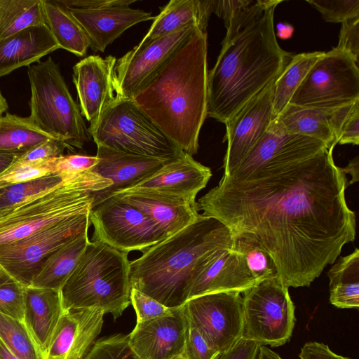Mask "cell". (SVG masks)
<instances>
[{"label":"cell","mask_w":359,"mask_h":359,"mask_svg":"<svg viewBox=\"0 0 359 359\" xmlns=\"http://www.w3.org/2000/svg\"><path fill=\"white\" fill-rule=\"evenodd\" d=\"M333 148L286 156L239 175H223L197 202L232 236L250 238L273 259L287 287L309 286L355 238L346 174Z\"/></svg>","instance_id":"6da1fadb"},{"label":"cell","mask_w":359,"mask_h":359,"mask_svg":"<svg viewBox=\"0 0 359 359\" xmlns=\"http://www.w3.org/2000/svg\"><path fill=\"white\" fill-rule=\"evenodd\" d=\"M273 0L257 18L226 32L214 67L208 72V116L225 123L285 69L293 55L276 39Z\"/></svg>","instance_id":"7a4b0ae2"},{"label":"cell","mask_w":359,"mask_h":359,"mask_svg":"<svg viewBox=\"0 0 359 359\" xmlns=\"http://www.w3.org/2000/svg\"><path fill=\"white\" fill-rule=\"evenodd\" d=\"M207 55V33L197 27L132 98L168 139L191 156L198 152L208 116Z\"/></svg>","instance_id":"3957f363"},{"label":"cell","mask_w":359,"mask_h":359,"mask_svg":"<svg viewBox=\"0 0 359 359\" xmlns=\"http://www.w3.org/2000/svg\"><path fill=\"white\" fill-rule=\"evenodd\" d=\"M231 231L217 219L200 214L182 230L144 250L130 262V288L175 309L188 299L194 270L210 252L231 249Z\"/></svg>","instance_id":"277c9868"},{"label":"cell","mask_w":359,"mask_h":359,"mask_svg":"<svg viewBox=\"0 0 359 359\" xmlns=\"http://www.w3.org/2000/svg\"><path fill=\"white\" fill-rule=\"evenodd\" d=\"M128 254L89 241L60 290L65 311L98 309L114 319L121 316L130 304Z\"/></svg>","instance_id":"5b68a950"},{"label":"cell","mask_w":359,"mask_h":359,"mask_svg":"<svg viewBox=\"0 0 359 359\" xmlns=\"http://www.w3.org/2000/svg\"><path fill=\"white\" fill-rule=\"evenodd\" d=\"M111 184L109 180L90 170L66 175L60 184L0 210V245L18 241L62 220L90 212L92 192Z\"/></svg>","instance_id":"8992f818"},{"label":"cell","mask_w":359,"mask_h":359,"mask_svg":"<svg viewBox=\"0 0 359 359\" xmlns=\"http://www.w3.org/2000/svg\"><path fill=\"white\" fill-rule=\"evenodd\" d=\"M29 118L42 131L81 148L90 140L79 106L74 100L59 65L48 57L28 66Z\"/></svg>","instance_id":"52a82bcc"},{"label":"cell","mask_w":359,"mask_h":359,"mask_svg":"<svg viewBox=\"0 0 359 359\" xmlns=\"http://www.w3.org/2000/svg\"><path fill=\"white\" fill-rule=\"evenodd\" d=\"M97 145L165 161L184 154L137 106L132 98L116 96L88 128Z\"/></svg>","instance_id":"ba28073f"},{"label":"cell","mask_w":359,"mask_h":359,"mask_svg":"<svg viewBox=\"0 0 359 359\" xmlns=\"http://www.w3.org/2000/svg\"><path fill=\"white\" fill-rule=\"evenodd\" d=\"M243 293L241 338L271 347L288 342L296 322L295 306L278 276L257 282Z\"/></svg>","instance_id":"9c48e42d"},{"label":"cell","mask_w":359,"mask_h":359,"mask_svg":"<svg viewBox=\"0 0 359 359\" xmlns=\"http://www.w3.org/2000/svg\"><path fill=\"white\" fill-rule=\"evenodd\" d=\"M358 100V62L350 54L335 47L317 60L289 103L332 109Z\"/></svg>","instance_id":"30bf717a"},{"label":"cell","mask_w":359,"mask_h":359,"mask_svg":"<svg viewBox=\"0 0 359 359\" xmlns=\"http://www.w3.org/2000/svg\"><path fill=\"white\" fill-rule=\"evenodd\" d=\"M90 212L62 220L25 238L0 245V265L25 286L55 250L88 231Z\"/></svg>","instance_id":"8fae6325"},{"label":"cell","mask_w":359,"mask_h":359,"mask_svg":"<svg viewBox=\"0 0 359 359\" xmlns=\"http://www.w3.org/2000/svg\"><path fill=\"white\" fill-rule=\"evenodd\" d=\"M89 219L93 241L127 253L142 251L168 238L147 216L115 196L93 207Z\"/></svg>","instance_id":"7c38bea8"},{"label":"cell","mask_w":359,"mask_h":359,"mask_svg":"<svg viewBox=\"0 0 359 359\" xmlns=\"http://www.w3.org/2000/svg\"><path fill=\"white\" fill-rule=\"evenodd\" d=\"M182 308L189 325L196 328L220 354L241 338L243 297L240 292L197 296L189 299Z\"/></svg>","instance_id":"4fadbf2b"},{"label":"cell","mask_w":359,"mask_h":359,"mask_svg":"<svg viewBox=\"0 0 359 359\" xmlns=\"http://www.w3.org/2000/svg\"><path fill=\"white\" fill-rule=\"evenodd\" d=\"M197 27L196 25H188L167 36L137 44L116 60L114 72L116 96L133 98Z\"/></svg>","instance_id":"5bb4252c"},{"label":"cell","mask_w":359,"mask_h":359,"mask_svg":"<svg viewBox=\"0 0 359 359\" xmlns=\"http://www.w3.org/2000/svg\"><path fill=\"white\" fill-rule=\"evenodd\" d=\"M276 79L245 103L224 123L226 132L224 141L227 142V149L224 158V173H227L240 163L273 121V97Z\"/></svg>","instance_id":"9a60e30c"},{"label":"cell","mask_w":359,"mask_h":359,"mask_svg":"<svg viewBox=\"0 0 359 359\" xmlns=\"http://www.w3.org/2000/svg\"><path fill=\"white\" fill-rule=\"evenodd\" d=\"M256 283L241 253L233 248L219 249L210 252L194 270L188 299L215 292L241 293Z\"/></svg>","instance_id":"2e32d148"},{"label":"cell","mask_w":359,"mask_h":359,"mask_svg":"<svg viewBox=\"0 0 359 359\" xmlns=\"http://www.w3.org/2000/svg\"><path fill=\"white\" fill-rule=\"evenodd\" d=\"M182 306L168 315L136 323L128 338L140 359H172L182 355L188 329Z\"/></svg>","instance_id":"e0dca14e"},{"label":"cell","mask_w":359,"mask_h":359,"mask_svg":"<svg viewBox=\"0 0 359 359\" xmlns=\"http://www.w3.org/2000/svg\"><path fill=\"white\" fill-rule=\"evenodd\" d=\"M97 147L96 157L99 161L90 171L109 180L111 184L104 189L92 192V208L118 192L135 187L169 162L127 154L100 145H97Z\"/></svg>","instance_id":"ac0fdd59"},{"label":"cell","mask_w":359,"mask_h":359,"mask_svg":"<svg viewBox=\"0 0 359 359\" xmlns=\"http://www.w3.org/2000/svg\"><path fill=\"white\" fill-rule=\"evenodd\" d=\"M147 216L168 236L194 222L199 216L196 200L150 189H127L114 196Z\"/></svg>","instance_id":"d6986e66"},{"label":"cell","mask_w":359,"mask_h":359,"mask_svg":"<svg viewBox=\"0 0 359 359\" xmlns=\"http://www.w3.org/2000/svg\"><path fill=\"white\" fill-rule=\"evenodd\" d=\"M116 58L108 55H89L73 67V82L76 89L82 116L96 120L114 101L116 95L114 72Z\"/></svg>","instance_id":"ffe728a7"},{"label":"cell","mask_w":359,"mask_h":359,"mask_svg":"<svg viewBox=\"0 0 359 359\" xmlns=\"http://www.w3.org/2000/svg\"><path fill=\"white\" fill-rule=\"evenodd\" d=\"M104 314L98 309L65 312L52 335L45 359H82L100 334Z\"/></svg>","instance_id":"44dd1931"},{"label":"cell","mask_w":359,"mask_h":359,"mask_svg":"<svg viewBox=\"0 0 359 359\" xmlns=\"http://www.w3.org/2000/svg\"><path fill=\"white\" fill-rule=\"evenodd\" d=\"M68 10L86 31L90 48L102 53L130 27L154 18L151 12L131 8L129 6L92 11Z\"/></svg>","instance_id":"7402d4cb"},{"label":"cell","mask_w":359,"mask_h":359,"mask_svg":"<svg viewBox=\"0 0 359 359\" xmlns=\"http://www.w3.org/2000/svg\"><path fill=\"white\" fill-rule=\"evenodd\" d=\"M212 177L210 168L184 153L178 158L165 163L155 174L128 189H150L196 200ZM127 190V189H126Z\"/></svg>","instance_id":"603a6c76"},{"label":"cell","mask_w":359,"mask_h":359,"mask_svg":"<svg viewBox=\"0 0 359 359\" xmlns=\"http://www.w3.org/2000/svg\"><path fill=\"white\" fill-rule=\"evenodd\" d=\"M59 48L46 24L29 27L0 40V77L36 63Z\"/></svg>","instance_id":"cb8c5ba5"},{"label":"cell","mask_w":359,"mask_h":359,"mask_svg":"<svg viewBox=\"0 0 359 359\" xmlns=\"http://www.w3.org/2000/svg\"><path fill=\"white\" fill-rule=\"evenodd\" d=\"M65 312L60 290L26 286L23 321L44 355Z\"/></svg>","instance_id":"d4e9b609"},{"label":"cell","mask_w":359,"mask_h":359,"mask_svg":"<svg viewBox=\"0 0 359 359\" xmlns=\"http://www.w3.org/2000/svg\"><path fill=\"white\" fill-rule=\"evenodd\" d=\"M215 0H171L161 7V12L139 44L167 36L188 25L206 28L214 10Z\"/></svg>","instance_id":"484cf974"},{"label":"cell","mask_w":359,"mask_h":359,"mask_svg":"<svg viewBox=\"0 0 359 359\" xmlns=\"http://www.w3.org/2000/svg\"><path fill=\"white\" fill-rule=\"evenodd\" d=\"M331 110L289 103L271 122L285 133L312 137L334 149L337 142L330 124Z\"/></svg>","instance_id":"4316f807"},{"label":"cell","mask_w":359,"mask_h":359,"mask_svg":"<svg viewBox=\"0 0 359 359\" xmlns=\"http://www.w3.org/2000/svg\"><path fill=\"white\" fill-rule=\"evenodd\" d=\"M88 231L53 251L43 261L30 285L60 290L89 242Z\"/></svg>","instance_id":"83f0119b"},{"label":"cell","mask_w":359,"mask_h":359,"mask_svg":"<svg viewBox=\"0 0 359 359\" xmlns=\"http://www.w3.org/2000/svg\"><path fill=\"white\" fill-rule=\"evenodd\" d=\"M42 4L44 22L60 48L84 56L90 43L79 21L58 0H42Z\"/></svg>","instance_id":"f1b7e54d"},{"label":"cell","mask_w":359,"mask_h":359,"mask_svg":"<svg viewBox=\"0 0 359 359\" xmlns=\"http://www.w3.org/2000/svg\"><path fill=\"white\" fill-rule=\"evenodd\" d=\"M330 302L340 309L359 307V250L340 257L327 273Z\"/></svg>","instance_id":"f546056e"},{"label":"cell","mask_w":359,"mask_h":359,"mask_svg":"<svg viewBox=\"0 0 359 359\" xmlns=\"http://www.w3.org/2000/svg\"><path fill=\"white\" fill-rule=\"evenodd\" d=\"M53 138L37 127L29 116L6 113L0 117V152L22 154Z\"/></svg>","instance_id":"4dcf8cb0"},{"label":"cell","mask_w":359,"mask_h":359,"mask_svg":"<svg viewBox=\"0 0 359 359\" xmlns=\"http://www.w3.org/2000/svg\"><path fill=\"white\" fill-rule=\"evenodd\" d=\"M323 53V51H314L293 55L274 83L273 120L289 104L297 88Z\"/></svg>","instance_id":"1f68e13d"},{"label":"cell","mask_w":359,"mask_h":359,"mask_svg":"<svg viewBox=\"0 0 359 359\" xmlns=\"http://www.w3.org/2000/svg\"><path fill=\"white\" fill-rule=\"evenodd\" d=\"M45 24L42 0H0V40Z\"/></svg>","instance_id":"d6a6232c"},{"label":"cell","mask_w":359,"mask_h":359,"mask_svg":"<svg viewBox=\"0 0 359 359\" xmlns=\"http://www.w3.org/2000/svg\"><path fill=\"white\" fill-rule=\"evenodd\" d=\"M0 340L18 359H45L23 320L0 313Z\"/></svg>","instance_id":"836d02e7"},{"label":"cell","mask_w":359,"mask_h":359,"mask_svg":"<svg viewBox=\"0 0 359 359\" xmlns=\"http://www.w3.org/2000/svg\"><path fill=\"white\" fill-rule=\"evenodd\" d=\"M233 237L232 248L243 255L247 266L257 282L278 276L273 259L256 242L246 236Z\"/></svg>","instance_id":"e575fe53"},{"label":"cell","mask_w":359,"mask_h":359,"mask_svg":"<svg viewBox=\"0 0 359 359\" xmlns=\"http://www.w3.org/2000/svg\"><path fill=\"white\" fill-rule=\"evenodd\" d=\"M65 175H49L0 189V210L60 184Z\"/></svg>","instance_id":"d590c367"},{"label":"cell","mask_w":359,"mask_h":359,"mask_svg":"<svg viewBox=\"0 0 359 359\" xmlns=\"http://www.w3.org/2000/svg\"><path fill=\"white\" fill-rule=\"evenodd\" d=\"M26 286L0 270V313L23 320Z\"/></svg>","instance_id":"8d00e7d4"},{"label":"cell","mask_w":359,"mask_h":359,"mask_svg":"<svg viewBox=\"0 0 359 359\" xmlns=\"http://www.w3.org/2000/svg\"><path fill=\"white\" fill-rule=\"evenodd\" d=\"M50 158L34 162L16 160L10 167L0 173V189L52 175Z\"/></svg>","instance_id":"74e56055"},{"label":"cell","mask_w":359,"mask_h":359,"mask_svg":"<svg viewBox=\"0 0 359 359\" xmlns=\"http://www.w3.org/2000/svg\"><path fill=\"white\" fill-rule=\"evenodd\" d=\"M82 359L140 358L130 346L128 334H116L96 341Z\"/></svg>","instance_id":"f35d334b"},{"label":"cell","mask_w":359,"mask_h":359,"mask_svg":"<svg viewBox=\"0 0 359 359\" xmlns=\"http://www.w3.org/2000/svg\"><path fill=\"white\" fill-rule=\"evenodd\" d=\"M329 22L342 23L359 18V0H307Z\"/></svg>","instance_id":"ab89813d"},{"label":"cell","mask_w":359,"mask_h":359,"mask_svg":"<svg viewBox=\"0 0 359 359\" xmlns=\"http://www.w3.org/2000/svg\"><path fill=\"white\" fill-rule=\"evenodd\" d=\"M99 161L95 156L67 154L50 158L52 175H74L88 171Z\"/></svg>","instance_id":"60d3db41"},{"label":"cell","mask_w":359,"mask_h":359,"mask_svg":"<svg viewBox=\"0 0 359 359\" xmlns=\"http://www.w3.org/2000/svg\"><path fill=\"white\" fill-rule=\"evenodd\" d=\"M130 301L136 313L137 323L168 315L174 309L133 287L130 288Z\"/></svg>","instance_id":"b9f144b4"},{"label":"cell","mask_w":359,"mask_h":359,"mask_svg":"<svg viewBox=\"0 0 359 359\" xmlns=\"http://www.w3.org/2000/svg\"><path fill=\"white\" fill-rule=\"evenodd\" d=\"M220 353L194 327L189 325L182 355L185 359H216Z\"/></svg>","instance_id":"7bdbcfd3"},{"label":"cell","mask_w":359,"mask_h":359,"mask_svg":"<svg viewBox=\"0 0 359 359\" xmlns=\"http://www.w3.org/2000/svg\"><path fill=\"white\" fill-rule=\"evenodd\" d=\"M336 48L350 54L358 62L359 56V18L341 23Z\"/></svg>","instance_id":"ee69618b"},{"label":"cell","mask_w":359,"mask_h":359,"mask_svg":"<svg viewBox=\"0 0 359 359\" xmlns=\"http://www.w3.org/2000/svg\"><path fill=\"white\" fill-rule=\"evenodd\" d=\"M69 146L57 139L44 141L25 153L20 155L17 160L23 162H34L63 155V151Z\"/></svg>","instance_id":"f6af8a7d"},{"label":"cell","mask_w":359,"mask_h":359,"mask_svg":"<svg viewBox=\"0 0 359 359\" xmlns=\"http://www.w3.org/2000/svg\"><path fill=\"white\" fill-rule=\"evenodd\" d=\"M340 144H359V100L357 101L351 112L343 123L338 137Z\"/></svg>","instance_id":"bcb514c9"},{"label":"cell","mask_w":359,"mask_h":359,"mask_svg":"<svg viewBox=\"0 0 359 359\" xmlns=\"http://www.w3.org/2000/svg\"><path fill=\"white\" fill-rule=\"evenodd\" d=\"M68 9L92 11L117 6H130L136 0H58Z\"/></svg>","instance_id":"7dc6e473"},{"label":"cell","mask_w":359,"mask_h":359,"mask_svg":"<svg viewBox=\"0 0 359 359\" xmlns=\"http://www.w3.org/2000/svg\"><path fill=\"white\" fill-rule=\"evenodd\" d=\"M260 345L241 338L231 348L216 359H257Z\"/></svg>","instance_id":"c3c4849f"},{"label":"cell","mask_w":359,"mask_h":359,"mask_svg":"<svg viewBox=\"0 0 359 359\" xmlns=\"http://www.w3.org/2000/svg\"><path fill=\"white\" fill-rule=\"evenodd\" d=\"M300 359H351L333 352L328 345L318 341H308L301 348Z\"/></svg>","instance_id":"681fc988"},{"label":"cell","mask_w":359,"mask_h":359,"mask_svg":"<svg viewBox=\"0 0 359 359\" xmlns=\"http://www.w3.org/2000/svg\"><path fill=\"white\" fill-rule=\"evenodd\" d=\"M343 171L346 173L350 174L351 176V180H350L348 186L350 184L357 182L359 180V158L358 156L355 157L353 159L351 160L348 164L345 167L342 168Z\"/></svg>","instance_id":"f907efd6"},{"label":"cell","mask_w":359,"mask_h":359,"mask_svg":"<svg viewBox=\"0 0 359 359\" xmlns=\"http://www.w3.org/2000/svg\"><path fill=\"white\" fill-rule=\"evenodd\" d=\"M22 154L0 152V173L10 167Z\"/></svg>","instance_id":"816d5d0a"},{"label":"cell","mask_w":359,"mask_h":359,"mask_svg":"<svg viewBox=\"0 0 359 359\" xmlns=\"http://www.w3.org/2000/svg\"><path fill=\"white\" fill-rule=\"evenodd\" d=\"M277 36L282 39L290 38L293 34L294 28L289 24L278 23L276 25Z\"/></svg>","instance_id":"f5cc1de1"},{"label":"cell","mask_w":359,"mask_h":359,"mask_svg":"<svg viewBox=\"0 0 359 359\" xmlns=\"http://www.w3.org/2000/svg\"><path fill=\"white\" fill-rule=\"evenodd\" d=\"M257 359H285L272 349L261 346Z\"/></svg>","instance_id":"db71d44e"},{"label":"cell","mask_w":359,"mask_h":359,"mask_svg":"<svg viewBox=\"0 0 359 359\" xmlns=\"http://www.w3.org/2000/svg\"><path fill=\"white\" fill-rule=\"evenodd\" d=\"M0 359H18L0 340Z\"/></svg>","instance_id":"11a10c76"},{"label":"cell","mask_w":359,"mask_h":359,"mask_svg":"<svg viewBox=\"0 0 359 359\" xmlns=\"http://www.w3.org/2000/svg\"><path fill=\"white\" fill-rule=\"evenodd\" d=\"M8 109V104L6 99L3 95L0 89V117L3 116V114L6 112Z\"/></svg>","instance_id":"9f6ffc18"},{"label":"cell","mask_w":359,"mask_h":359,"mask_svg":"<svg viewBox=\"0 0 359 359\" xmlns=\"http://www.w3.org/2000/svg\"><path fill=\"white\" fill-rule=\"evenodd\" d=\"M172 359H185V358L183 356L180 355V356L175 357Z\"/></svg>","instance_id":"6f0895ef"},{"label":"cell","mask_w":359,"mask_h":359,"mask_svg":"<svg viewBox=\"0 0 359 359\" xmlns=\"http://www.w3.org/2000/svg\"><path fill=\"white\" fill-rule=\"evenodd\" d=\"M2 269L1 266L0 265V270Z\"/></svg>","instance_id":"680465c9"}]
</instances>
